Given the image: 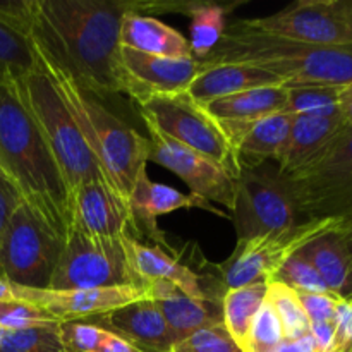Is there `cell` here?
<instances>
[{
	"instance_id": "obj_7",
	"label": "cell",
	"mask_w": 352,
	"mask_h": 352,
	"mask_svg": "<svg viewBox=\"0 0 352 352\" xmlns=\"http://www.w3.org/2000/svg\"><path fill=\"white\" fill-rule=\"evenodd\" d=\"M146 129H153L175 143L210 158L239 177L241 167L232 143L219 120L188 93H153L134 100Z\"/></svg>"
},
{
	"instance_id": "obj_5",
	"label": "cell",
	"mask_w": 352,
	"mask_h": 352,
	"mask_svg": "<svg viewBox=\"0 0 352 352\" xmlns=\"http://www.w3.org/2000/svg\"><path fill=\"white\" fill-rule=\"evenodd\" d=\"M21 98L43 134L67 188L69 199L81 186L105 181L95 155L82 140L71 113L65 109L57 88L47 72L36 65L34 71L17 79ZM110 186V184H109Z\"/></svg>"
},
{
	"instance_id": "obj_43",
	"label": "cell",
	"mask_w": 352,
	"mask_h": 352,
	"mask_svg": "<svg viewBox=\"0 0 352 352\" xmlns=\"http://www.w3.org/2000/svg\"><path fill=\"white\" fill-rule=\"evenodd\" d=\"M270 352H315V349H313L311 336H306L302 337V339H296V340L284 339Z\"/></svg>"
},
{
	"instance_id": "obj_14",
	"label": "cell",
	"mask_w": 352,
	"mask_h": 352,
	"mask_svg": "<svg viewBox=\"0 0 352 352\" xmlns=\"http://www.w3.org/2000/svg\"><path fill=\"white\" fill-rule=\"evenodd\" d=\"M19 302L36 306L52 320L64 322H88L107 315L117 308L148 298L144 285H124L110 289H76V291H52L14 285Z\"/></svg>"
},
{
	"instance_id": "obj_9",
	"label": "cell",
	"mask_w": 352,
	"mask_h": 352,
	"mask_svg": "<svg viewBox=\"0 0 352 352\" xmlns=\"http://www.w3.org/2000/svg\"><path fill=\"white\" fill-rule=\"evenodd\" d=\"M342 220L311 219L298 222L289 229L274 230L251 239L237 241L236 250L223 263L217 265L223 289L268 284L272 275L309 241L337 227Z\"/></svg>"
},
{
	"instance_id": "obj_11",
	"label": "cell",
	"mask_w": 352,
	"mask_h": 352,
	"mask_svg": "<svg viewBox=\"0 0 352 352\" xmlns=\"http://www.w3.org/2000/svg\"><path fill=\"white\" fill-rule=\"evenodd\" d=\"M243 24L301 43L352 47V0H298L270 16L243 19Z\"/></svg>"
},
{
	"instance_id": "obj_15",
	"label": "cell",
	"mask_w": 352,
	"mask_h": 352,
	"mask_svg": "<svg viewBox=\"0 0 352 352\" xmlns=\"http://www.w3.org/2000/svg\"><path fill=\"white\" fill-rule=\"evenodd\" d=\"M120 69L126 79V95L133 100L153 93H186L206 64L196 58H168L141 54L120 47Z\"/></svg>"
},
{
	"instance_id": "obj_18",
	"label": "cell",
	"mask_w": 352,
	"mask_h": 352,
	"mask_svg": "<svg viewBox=\"0 0 352 352\" xmlns=\"http://www.w3.org/2000/svg\"><path fill=\"white\" fill-rule=\"evenodd\" d=\"M122 337L143 352H172L174 340L157 302L150 298L88 320Z\"/></svg>"
},
{
	"instance_id": "obj_41",
	"label": "cell",
	"mask_w": 352,
	"mask_h": 352,
	"mask_svg": "<svg viewBox=\"0 0 352 352\" xmlns=\"http://www.w3.org/2000/svg\"><path fill=\"white\" fill-rule=\"evenodd\" d=\"M309 336H311L315 352H337L333 322L311 323L309 325Z\"/></svg>"
},
{
	"instance_id": "obj_45",
	"label": "cell",
	"mask_w": 352,
	"mask_h": 352,
	"mask_svg": "<svg viewBox=\"0 0 352 352\" xmlns=\"http://www.w3.org/2000/svg\"><path fill=\"white\" fill-rule=\"evenodd\" d=\"M340 230H342L344 236V243H346L347 253H349V260H351V268H352V219H346L340 226Z\"/></svg>"
},
{
	"instance_id": "obj_29",
	"label": "cell",
	"mask_w": 352,
	"mask_h": 352,
	"mask_svg": "<svg viewBox=\"0 0 352 352\" xmlns=\"http://www.w3.org/2000/svg\"><path fill=\"white\" fill-rule=\"evenodd\" d=\"M188 16H191V55L196 60H205L226 33L227 9L215 3L191 2Z\"/></svg>"
},
{
	"instance_id": "obj_39",
	"label": "cell",
	"mask_w": 352,
	"mask_h": 352,
	"mask_svg": "<svg viewBox=\"0 0 352 352\" xmlns=\"http://www.w3.org/2000/svg\"><path fill=\"white\" fill-rule=\"evenodd\" d=\"M333 327L337 352H352V298L339 299Z\"/></svg>"
},
{
	"instance_id": "obj_2",
	"label": "cell",
	"mask_w": 352,
	"mask_h": 352,
	"mask_svg": "<svg viewBox=\"0 0 352 352\" xmlns=\"http://www.w3.org/2000/svg\"><path fill=\"white\" fill-rule=\"evenodd\" d=\"M0 165L23 201L65 239L71 227L67 188L16 81L0 85Z\"/></svg>"
},
{
	"instance_id": "obj_40",
	"label": "cell",
	"mask_w": 352,
	"mask_h": 352,
	"mask_svg": "<svg viewBox=\"0 0 352 352\" xmlns=\"http://www.w3.org/2000/svg\"><path fill=\"white\" fill-rule=\"evenodd\" d=\"M21 203H23V198H21L16 186H14L12 182L0 177V237H2L3 230H6L14 210H16Z\"/></svg>"
},
{
	"instance_id": "obj_47",
	"label": "cell",
	"mask_w": 352,
	"mask_h": 352,
	"mask_svg": "<svg viewBox=\"0 0 352 352\" xmlns=\"http://www.w3.org/2000/svg\"><path fill=\"white\" fill-rule=\"evenodd\" d=\"M6 332H7V330L0 327V347H2V342H3V337H6Z\"/></svg>"
},
{
	"instance_id": "obj_31",
	"label": "cell",
	"mask_w": 352,
	"mask_h": 352,
	"mask_svg": "<svg viewBox=\"0 0 352 352\" xmlns=\"http://www.w3.org/2000/svg\"><path fill=\"white\" fill-rule=\"evenodd\" d=\"M267 302L280 320L285 339L296 340L309 336V320L294 289L278 282H268Z\"/></svg>"
},
{
	"instance_id": "obj_6",
	"label": "cell",
	"mask_w": 352,
	"mask_h": 352,
	"mask_svg": "<svg viewBox=\"0 0 352 352\" xmlns=\"http://www.w3.org/2000/svg\"><path fill=\"white\" fill-rule=\"evenodd\" d=\"M282 179L298 217L352 219V126L346 124L322 153Z\"/></svg>"
},
{
	"instance_id": "obj_16",
	"label": "cell",
	"mask_w": 352,
	"mask_h": 352,
	"mask_svg": "<svg viewBox=\"0 0 352 352\" xmlns=\"http://www.w3.org/2000/svg\"><path fill=\"white\" fill-rule=\"evenodd\" d=\"M96 239H119L133 230V213L127 199L109 182L93 181L71 196V227Z\"/></svg>"
},
{
	"instance_id": "obj_34",
	"label": "cell",
	"mask_w": 352,
	"mask_h": 352,
	"mask_svg": "<svg viewBox=\"0 0 352 352\" xmlns=\"http://www.w3.org/2000/svg\"><path fill=\"white\" fill-rule=\"evenodd\" d=\"M284 339L280 320L265 299L263 306L258 309L253 322H251L250 333H248L246 346H244L243 352H270Z\"/></svg>"
},
{
	"instance_id": "obj_26",
	"label": "cell",
	"mask_w": 352,
	"mask_h": 352,
	"mask_svg": "<svg viewBox=\"0 0 352 352\" xmlns=\"http://www.w3.org/2000/svg\"><path fill=\"white\" fill-rule=\"evenodd\" d=\"M287 88L284 85L248 89L237 95L213 100L203 109L219 122H251L274 113L285 112Z\"/></svg>"
},
{
	"instance_id": "obj_17",
	"label": "cell",
	"mask_w": 352,
	"mask_h": 352,
	"mask_svg": "<svg viewBox=\"0 0 352 352\" xmlns=\"http://www.w3.org/2000/svg\"><path fill=\"white\" fill-rule=\"evenodd\" d=\"M129 206L133 213V230L138 234L151 237L153 241L164 243V232L158 229L157 217L177 212V210L201 208L215 215L226 217L220 210L213 208L212 203L198 198L195 195H184L170 186L158 184L148 177V172H141L129 195Z\"/></svg>"
},
{
	"instance_id": "obj_8",
	"label": "cell",
	"mask_w": 352,
	"mask_h": 352,
	"mask_svg": "<svg viewBox=\"0 0 352 352\" xmlns=\"http://www.w3.org/2000/svg\"><path fill=\"white\" fill-rule=\"evenodd\" d=\"M64 239L26 203L14 210L0 237V278L30 289H48Z\"/></svg>"
},
{
	"instance_id": "obj_24",
	"label": "cell",
	"mask_w": 352,
	"mask_h": 352,
	"mask_svg": "<svg viewBox=\"0 0 352 352\" xmlns=\"http://www.w3.org/2000/svg\"><path fill=\"white\" fill-rule=\"evenodd\" d=\"M120 47L155 57L192 58L189 40L168 24L141 12H127L124 16Z\"/></svg>"
},
{
	"instance_id": "obj_19",
	"label": "cell",
	"mask_w": 352,
	"mask_h": 352,
	"mask_svg": "<svg viewBox=\"0 0 352 352\" xmlns=\"http://www.w3.org/2000/svg\"><path fill=\"white\" fill-rule=\"evenodd\" d=\"M294 116L278 112L251 122H220L232 143L241 170L260 168L265 162H277L291 133Z\"/></svg>"
},
{
	"instance_id": "obj_44",
	"label": "cell",
	"mask_w": 352,
	"mask_h": 352,
	"mask_svg": "<svg viewBox=\"0 0 352 352\" xmlns=\"http://www.w3.org/2000/svg\"><path fill=\"white\" fill-rule=\"evenodd\" d=\"M340 113H342L347 126H352V85L347 86L342 100H340Z\"/></svg>"
},
{
	"instance_id": "obj_10",
	"label": "cell",
	"mask_w": 352,
	"mask_h": 352,
	"mask_svg": "<svg viewBox=\"0 0 352 352\" xmlns=\"http://www.w3.org/2000/svg\"><path fill=\"white\" fill-rule=\"evenodd\" d=\"M141 285L119 239H96L71 229L64 239L52 291L110 289Z\"/></svg>"
},
{
	"instance_id": "obj_23",
	"label": "cell",
	"mask_w": 352,
	"mask_h": 352,
	"mask_svg": "<svg viewBox=\"0 0 352 352\" xmlns=\"http://www.w3.org/2000/svg\"><path fill=\"white\" fill-rule=\"evenodd\" d=\"M277 85H284L282 79L265 69L248 64H217L206 65L186 93L196 103L206 105L213 100L237 95L248 89Z\"/></svg>"
},
{
	"instance_id": "obj_32",
	"label": "cell",
	"mask_w": 352,
	"mask_h": 352,
	"mask_svg": "<svg viewBox=\"0 0 352 352\" xmlns=\"http://www.w3.org/2000/svg\"><path fill=\"white\" fill-rule=\"evenodd\" d=\"M0 352H65L60 323L50 322L23 330H7Z\"/></svg>"
},
{
	"instance_id": "obj_28",
	"label": "cell",
	"mask_w": 352,
	"mask_h": 352,
	"mask_svg": "<svg viewBox=\"0 0 352 352\" xmlns=\"http://www.w3.org/2000/svg\"><path fill=\"white\" fill-rule=\"evenodd\" d=\"M36 65L38 55L30 36L0 17V85L24 78Z\"/></svg>"
},
{
	"instance_id": "obj_13",
	"label": "cell",
	"mask_w": 352,
	"mask_h": 352,
	"mask_svg": "<svg viewBox=\"0 0 352 352\" xmlns=\"http://www.w3.org/2000/svg\"><path fill=\"white\" fill-rule=\"evenodd\" d=\"M148 162L177 175L191 189V195L208 203H219L232 212L237 196V179L230 172L157 131L148 129Z\"/></svg>"
},
{
	"instance_id": "obj_38",
	"label": "cell",
	"mask_w": 352,
	"mask_h": 352,
	"mask_svg": "<svg viewBox=\"0 0 352 352\" xmlns=\"http://www.w3.org/2000/svg\"><path fill=\"white\" fill-rule=\"evenodd\" d=\"M298 294L309 320V325L311 323L333 322L337 302L340 298L333 294H305V292H298Z\"/></svg>"
},
{
	"instance_id": "obj_30",
	"label": "cell",
	"mask_w": 352,
	"mask_h": 352,
	"mask_svg": "<svg viewBox=\"0 0 352 352\" xmlns=\"http://www.w3.org/2000/svg\"><path fill=\"white\" fill-rule=\"evenodd\" d=\"M287 88V86H285ZM347 86L306 85L287 88L285 112L292 116L339 117L340 100Z\"/></svg>"
},
{
	"instance_id": "obj_37",
	"label": "cell",
	"mask_w": 352,
	"mask_h": 352,
	"mask_svg": "<svg viewBox=\"0 0 352 352\" xmlns=\"http://www.w3.org/2000/svg\"><path fill=\"white\" fill-rule=\"evenodd\" d=\"M55 322L36 306L26 302H0V327L6 330H23Z\"/></svg>"
},
{
	"instance_id": "obj_36",
	"label": "cell",
	"mask_w": 352,
	"mask_h": 352,
	"mask_svg": "<svg viewBox=\"0 0 352 352\" xmlns=\"http://www.w3.org/2000/svg\"><path fill=\"white\" fill-rule=\"evenodd\" d=\"M109 330L93 322H64L60 323V339L65 352H98Z\"/></svg>"
},
{
	"instance_id": "obj_35",
	"label": "cell",
	"mask_w": 352,
	"mask_h": 352,
	"mask_svg": "<svg viewBox=\"0 0 352 352\" xmlns=\"http://www.w3.org/2000/svg\"><path fill=\"white\" fill-rule=\"evenodd\" d=\"M172 352H243V349L232 339L223 322H217L175 344Z\"/></svg>"
},
{
	"instance_id": "obj_42",
	"label": "cell",
	"mask_w": 352,
	"mask_h": 352,
	"mask_svg": "<svg viewBox=\"0 0 352 352\" xmlns=\"http://www.w3.org/2000/svg\"><path fill=\"white\" fill-rule=\"evenodd\" d=\"M98 352H143V351H140L136 346H133L131 342L124 340L122 337L109 332V336H107V339L103 340L102 347H100Z\"/></svg>"
},
{
	"instance_id": "obj_27",
	"label": "cell",
	"mask_w": 352,
	"mask_h": 352,
	"mask_svg": "<svg viewBox=\"0 0 352 352\" xmlns=\"http://www.w3.org/2000/svg\"><path fill=\"white\" fill-rule=\"evenodd\" d=\"M267 299V284H251L227 289L222 298V320L226 329L244 349L251 322Z\"/></svg>"
},
{
	"instance_id": "obj_20",
	"label": "cell",
	"mask_w": 352,
	"mask_h": 352,
	"mask_svg": "<svg viewBox=\"0 0 352 352\" xmlns=\"http://www.w3.org/2000/svg\"><path fill=\"white\" fill-rule=\"evenodd\" d=\"M144 287L148 298L153 299L160 308L174 346L203 327L223 322L222 301L195 299L170 282H151Z\"/></svg>"
},
{
	"instance_id": "obj_4",
	"label": "cell",
	"mask_w": 352,
	"mask_h": 352,
	"mask_svg": "<svg viewBox=\"0 0 352 352\" xmlns=\"http://www.w3.org/2000/svg\"><path fill=\"white\" fill-rule=\"evenodd\" d=\"M38 65L57 88L110 188L124 199H129L134 182L141 172L146 170L150 140L110 112L96 96L78 88L69 76L45 62L40 55Z\"/></svg>"
},
{
	"instance_id": "obj_22",
	"label": "cell",
	"mask_w": 352,
	"mask_h": 352,
	"mask_svg": "<svg viewBox=\"0 0 352 352\" xmlns=\"http://www.w3.org/2000/svg\"><path fill=\"white\" fill-rule=\"evenodd\" d=\"M346 120L339 117L294 116L285 146L277 158V172L289 175L322 153L327 144L342 131Z\"/></svg>"
},
{
	"instance_id": "obj_3",
	"label": "cell",
	"mask_w": 352,
	"mask_h": 352,
	"mask_svg": "<svg viewBox=\"0 0 352 352\" xmlns=\"http://www.w3.org/2000/svg\"><path fill=\"white\" fill-rule=\"evenodd\" d=\"M206 65L248 64L282 79L284 86L352 85V47H323L285 40L248 28L243 21L230 24Z\"/></svg>"
},
{
	"instance_id": "obj_46",
	"label": "cell",
	"mask_w": 352,
	"mask_h": 352,
	"mask_svg": "<svg viewBox=\"0 0 352 352\" xmlns=\"http://www.w3.org/2000/svg\"><path fill=\"white\" fill-rule=\"evenodd\" d=\"M0 177H2V179H6V181H9V182H10L9 175L6 174V170H3V167H2V165H0Z\"/></svg>"
},
{
	"instance_id": "obj_33",
	"label": "cell",
	"mask_w": 352,
	"mask_h": 352,
	"mask_svg": "<svg viewBox=\"0 0 352 352\" xmlns=\"http://www.w3.org/2000/svg\"><path fill=\"white\" fill-rule=\"evenodd\" d=\"M270 282H278L305 294H332L308 256L302 253V248L272 275Z\"/></svg>"
},
{
	"instance_id": "obj_21",
	"label": "cell",
	"mask_w": 352,
	"mask_h": 352,
	"mask_svg": "<svg viewBox=\"0 0 352 352\" xmlns=\"http://www.w3.org/2000/svg\"><path fill=\"white\" fill-rule=\"evenodd\" d=\"M120 243L126 250L131 268L141 285L151 284V282H170L191 298L212 299L206 294L205 285L199 282V275L182 265L177 258L170 256L160 248L141 243L138 237L129 236V234L120 237Z\"/></svg>"
},
{
	"instance_id": "obj_12",
	"label": "cell",
	"mask_w": 352,
	"mask_h": 352,
	"mask_svg": "<svg viewBox=\"0 0 352 352\" xmlns=\"http://www.w3.org/2000/svg\"><path fill=\"white\" fill-rule=\"evenodd\" d=\"M232 220L237 241L296 226L298 213L282 175L263 167L241 170Z\"/></svg>"
},
{
	"instance_id": "obj_25",
	"label": "cell",
	"mask_w": 352,
	"mask_h": 352,
	"mask_svg": "<svg viewBox=\"0 0 352 352\" xmlns=\"http://www.w3.org/2000/svg\"><path fill=\"white\" fill-rule=\"evenodd\" d=\"M342 222L329 232L309 241L302 248V253L308 256L333 296L340 299H349L352 298V268L342 230H340Z\"/></svg>"
},
{
	"instance_id": "obj_1",
	"label": "cell",
	"mask_w": 352,
	"mask_h": 352,
	"mask_svg": "<svg viewBox=\"0 0 352 352\" xmlns=\"http://www.w3.org/2000/svg\"><path fill=\"white\" fill-rule=\"evenodd\" d=\"M191 2L134 0H19L0 2V16L30 36L36 54L96 96L126 93L120 26L127 12L179 10Z\"/></svg>"
}]
</instances>
